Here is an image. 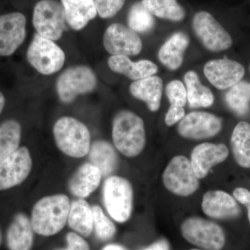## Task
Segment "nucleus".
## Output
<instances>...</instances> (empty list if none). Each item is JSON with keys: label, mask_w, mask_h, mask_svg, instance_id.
Wrapping results in <instances>:
<instances>
[{"label": "nucleus", "mask_w": 250, "mask_h": 250, "mask_svg": "<svg viewBox=\"0 0 250 250\" xmlns=\"http://www.w3.org/2000/svg\"><path fill=\"white\" fill-rule=\"evenodd\" d=\"M70 199L64 194L46 196L33 207L31 223L34 232L51 236L62 231L68 218Z\"/></svg>", "instance_id": "nucleus-1"}, {"label": "nucleus", "mask_w": 250, "mask_h": 250, "mask_svg": "<svg viewBox=\"0 0 250 250\" xmlns=\"http://www.w3.org/2000/svg\"><path fill=\"white\" fill-rule=\"evenodd\" d=\"M113 143L127 157H136L146 146V133L141 117L130 111H122L115 116L112 131Z\"/></svg>", "instance_id": "nucleus-2"}, {"label": "nucleus", "mask_w": 250, "mask_h": 250, "mask_svg": "<svg viewBox=\"0 0 250 250\" xmlns=\"http://www.w3.org/2000/svg\"><path fill=\"white\" fill-rule=\"evenodd\" d=\"M53 134L57 147L65 155L82 158L89 152V130L78 120L62 117L54 124Z\"/></svg>", "instance_id": "nucleus-3"}, {"label": "nucleus", "mask_w": 250, "mask_h": 250, "mask_svg": "<svg viewBox=\"0 0 250 250\" xmlns=\"http://www.w3.org/2000/svg\"><path fill=\"white\" fill-rule=\"evenodd\" d=\"M104 205L108 214L120 223L131 217L134 192L129 181L118 176H111L105 180L103 188Z\"/></svg>", "instance_id": "nucleus-4"}, {"label": "nucleus", "mask_w": 250, "mask_h": 250, "mask_svg": "<svg viewBox=\"0 0 250 250\" xmlns=\"http://www.w3.org/2000/svg\"><path fill=\"white\" fill-rule=\"evenodd\" d=\"M96 85L97 78L93 70L85 65H77L68 67L61 74L56 88L61 102L70 104L79 95L93 91Z\"/></svg>", "instance_id": "nucleus-5"}, {"label": "nucleus", "mask_w": 250, "mask_h": 250, "mask_svg": "<svg viewBox=\"0 0 250 250\" xmlns=\"http://www.w3.org/2000/svg\"><path fill=\"white\" fill-rule=\"evenodd\" d=\"M27 57L31 66L45 75L59 72L65 60V53L61 47L37 33L28 48Z\"/></svg>", "instance_id": "nucleus-6"}, {"label": "nucleus", "mask_w": 250, "mask_h": 250, "mask_svg": "<svg viewBox=\"0 0 250 250\" xmlns=\"http://www.w3.org/2000/svg\"><path fill=\"white\" fill-rule=\"evenodd\" d=\"M65 11L57 0H40L34 7L33 24L39 35L53 41L61 39L65 30Z\"/></svg>", "instance_id": "nucleus-7"}, {"label": "nucleus", "mask_w": 250, "mask_h": 250, "mask_svg": "<svg viewBox=\"0 0 250 250\" xmlns=\"http://www.w3.org/2000/svg\"><path fill=\"white\" fill-rule=\"evenodd\" d=\"M163 182L167 190L179 196L187 197L198 188L199 179L190 161L186 156H174L163 174Z\"/></svg>", "instance_id": "nucleus-8"}, {"label": "nucleus", "mask_w": 250, "mask_h": 250, "mask_svg": "<svg viewBox=\"0 0 250 250\" xmlns=\"http://www.w3.org/2000/svg\"><path fill=\"white\" fill-rule=\"evenodd\" d=\"M181 230L186 240L202 249L221 250L225 247V232L213 222L197 217L188 218Z\"/></svg>", "instance_id": "nucleus-9"}, {"label": "nucleus", "mask_w": 250, "mask_h": 250, "mask_svg": "<svg viewBox=\"0 0 250 250\" xmlns=\"http://www.w3.org/2000/svg\"><path fill=\"white\" fill-rule=\"evenodd\" d=\"M192 29L206 49L213 52L227 50L233 41L223 26L207 11H200L192 18Z\"/></svg>", "instance_id": "nucleus-10"}, {"label": "nucleus", "mask_w": 250, "mask_h": 250, "mask_svg": "<svg viewBox=\"0 0 250 250\" xmlns=\"http://www.w3.org/2000/svg\"><path fill=\"white\" fill-rule=\"evenodd\" d=\"M32 169L30 152L26 147L17 150L0 162V190H7L22 183Z\"/></svg>", "instance_id": "nucleus-11"}, {"label": "nucleus", "mask_w": 250, "mask_h": 250, "mask_svg": "<svg viewBox=\"0 0 250 250\" xmlns=\"http://www.w3.org/2000/svg\"><path fill=\"white\" fill-rule=\"evenodd\" d=\"M104 47L108 53L117 56H136L143 49L139 35L123 24L114 23L104 34Z\"/></svg>", "instance_id": "nucleus-12"}, {"label": "nucleus", "mask_w": 250, "mask_h": 250, "mask_svg": "<svg viewBox=\"0 0 250 250\" xmlns=\"http://www.w3.org/2000/svg\"><path fill=\"white\" fill-rule=\"evenodd\" d=\"M222 121L207 112L194 111L179 122V134L185 139L202 140L213 137L221 131Z\"/></svg>", "instance_id": "nucleus-13"}, {"label": "nucleus", "mask_w": 250, "mask_h": 250, "mask_svg": "<svg viewBox=\"0 0 250 250\" xmlns=\"http://www.w3.org/2000/svg\"><path fill=\"white\" fill-rule=\"evenodd\" d=\"M25 16L19 12L0 16V56L9 57L17 50L26 37Z\"/></svg>", "instance_id": "nucleus-14"}, {"label": "nucleus", "mask_w": 250, "mask_h": 250, "mask_svg": "<svg viewBox=\"0 0 250 250\" xmlns=\"http://www.w3.org/2000/svg\"><path fill=\"white\" fill-rule=\"evenodd\" d=\"M246 70L240 62L228 59H214L206 63L204 74L219 90H226L241 82Z\"/></svg>", "instance_id": "nucleus-15"}, {"label": "nucleus", "mask_w": 250, "mask_h": 250, "mask_svg": "<svg viewBox=\"0 0 250 250\" xmlns=\"http://www.w3.org/2000/svg\"><path fill=\"white\" fill-rule=\"evenodd\" d=\"M228 155V148L224 144L204 143L196 146L191 153L190 163L197 178H205L213 166L226 160Z\"/></svg>", "instance_id": "nucleus-16"}, {"label": "nucleus", "mask_w": 250, "mask_h": 250, "mask_svg": "<svg viewBox=\"0 0 250 250\" xmlns=\"http://www.w3.org/2000/svg\"><path fill=\"white\" fill-rule=\"evenodd\" d=\"M202 208L206 215L220 220L236 218L241 213L236 199L223 190L206 192L202 200Z\"/></svg>", "instance_id": "nucleus-17"}, {"label": "nucleus", "mask_w": 250, "mask_h": 250, "mask_svg": "<svg viewBox=\"0 0 250 250\" xmlns=\"http://www.w3.org/2000/svg\"><path fill=\"white\" fill-rule=\"evenodd\" d=\"M103 175L96 166L91 163H85L79 167L69 182L70 192L80 199L85 198L100 185Z\"/></svg>", "instance_id": "nucleus-18"}, {"label": "nucleus", "mask_w": 250, "mask_h": 250, "mask_svg": "<svg viewBox=\"0 0 250 250\" xmlns=\"http://www.w3.org/2000/svg\"><path fill=\"white\" fill-rule=\"evenodd\" d=\"M34 231L31 220L24 213L15 215L6 233L9 250H31L34 244Z\"/></svg>", "instance_id": "nucleus-19"}, {"label": "nucleus", "mask_w": 250, "mask_h": 250, "mask_svg": "<svg viewBox=\"0 0 250 250\" xmlns=\"http://www.w3.org/2000/svg\"><path fill=\"white\" fill-rule=\"evenodd\" d=\"M164 82L161 77L149 76L135 81L129 86L132 96L145 102L149 111H157L160 108Z\"/></svg>", "instance_id": "nucleus-20"}, {"label": "nucleus", "mask_w": 250, "mask_h": 250, "mask_svg": "<svg viewBox=\"0 0 250 250\" xmlns=\"http://www.w3.org/2000/svg\"><path fill=\"white\" fill-rule=\"evenodd\" d=\"M108 64L113 72L125 75L134 82L152 76L158 71L157 66L150 61L132 62L126 56H111L108 59Z\"/></svg>", "instance_id": "nucleus-21"}, {"label": "nucleus", "mask_w": 250, "mask_h": 250, "mask_svg": "<svg viewBox=\"0 0 250 250\" xmlns=\"http://www.w3.org/2000/svg\"><path fill=\"white\" fill-rule=\"evenodd\" d=\"M189 43L190 39L185 33H174L159 49V61L169 70H177L183 63L184 53Z\"/></svg>", "instance_id": "nucleus-22"}, {"label": "nucleus", "mask_w": 250, "mask_h": 250, "mask_svg": "<svg viewBox=\"0 0 250 250\" xmlns=\"http://www.w3.org/2000/svg\"><path fill=\"white\" fill-rule=\"evenodd\" d=\"M62 4L66 22L74 30L83 29L98 14L94 0H62Z\"/></svg>", "instance_id": "nucleus-23"}, {"label": "nucleus", "mask_w": 250, "mask_h": 250, "mask_svg": "<svg viewBox=\"0 0 250 250\" xmlns=\"http://www.w3.org/2000/svg\"><path fill=\"white\" fill-rule=\"evenodd\" d=\"M70 228L84 237L91 235L93 231V213L90 207L83 199H79L70 204L67 218Z\"/></svg>", "instance_id": "nucleus-24"}, {"label": "nucleus", "mask_w": 250, "mask_h": 250, "mask_svg": "<svg viewBox=\"0 0 250 250\" xmlns=\"http://www.w3.org/2000/svg\"><path fill=\"white\" fill-rule=\"evenodd\" d=\"M89 159L103 177H108L116 170L118 156L113 146L105 141H97L90 146Z\"/></svg>", "instance_id": "nucleus-25"}, {"label": "nucleus", "mask_w": 250, "mask_h": 250, "mask_svg": "<svg viewBox=\"0 0 250 250\" xmlns=\"http://www.w3.org/2000/svg\"><path fill=\"white\" fill-rule=\"evenodd\" d=\"M187 93V101L190 108H207L213 105L214 97L211 90L202 84L198 75L194 71H188L184 75Z\"/></svg>", "instance_id": "nucleus-26"}, {"label": "nucleus", "mask_w": 250, "mask_h": 250, "mask_svg": "<svg viewBox=\"0 0 250 250\" xmlns=\"http://www.w3.org/2000/svg\"><path fill=\"white\" fill-rule=\"evenodd\" d=\"M231 147L237 164L250 168V124L241 121L235 126L231 138Z\"/></svg>", "instance_id": "nucleus-27"}, {"label": "nucleus", "mask_w": 250, "mask_h": 250, "mask_svg": "<svg viewBox=\"0 0 250 250\" xmlns=\"http://www.w3.org/2000/svg\"><path fill=\"white\" fill-rule=\"evenodd\" d=\"M22 129L15 120H8L0 125V162L19 148Z\"/></svg>", "instance_id": "nucleus-28"}, {"label": "nucleus", "mask_w": 250, "mask_h": 250, "mask_svg": "<svg viewBox=\"0 0 250 250\" xmlns=\"http://www.w3.org/2000/svg\"><path fill=\"white\" fill-rule=\"evenodd\" d=\"M141 3L153 16L162 19L180 22L186 17L185 10L177 0H142Z\"/></svg>", "instance_id": "nucleus-29"}, {"label": "nucleus", "mask_w": 250, "mask_h": 250, "mask_svg": "<svg viewBox=\"0 0 250 250\" xmlns=\"http://www.w3.org/2000/svg\"><path fill=\"white\" fill-rule=\"evenodd\" d=\"M228 107L238 116H244L250 108V83L241 81L229 88L225 95Z\"/></svg>", "instance_id": "nucleus-30"}, {"label": "nucleus", "mask_w": 250, "mask_h": 250, "mask_svg": "<svg viewBox=\"0 0 250 250\" xmlns=\"http://www.w3.org/2000/svg\"><path fill=\"white\" fill-rule=\"evenodd\" d=\"M127 24L135 32L146 34L154 29L155 21L153 15L141 1L131 6L127 16Z\"/></svg>", "instance_id": "nucleus-31"}, {"label": "nucleus", "mask_w": 250, "mask_h": 250, "mask_svg": "<svg viewBox=\"0 0 250 250\" xmlns=\"http://www.w3.org/2000/svg\"><path fill=\"white\" fill-rule=\"evenodd\" d=\"M93 213V229L100 241H107L115 236L116 228L113 222L104 213L98 205L92 207Z\"/></svg>", "instance_id": "nucleus-32"}, {"label": "nucleus", "mask_w": 250, "mask_h": 250, "mask_svg": "<svg viewBox=\"0 0 250 250\" xmlns=\"http://www.w3.org/2000/svg\"><path fill=\"white\" fill-rule=\"evenodd\" d=\"M166 93L171 106L184 107L187 103V89L181 81L170 82L166 86Z\"/></svg>", "instance_id": "nucleus-33"}, {"label": "nucleus", "mask_w": 250, "mask_h": 250, "mask_svg": "<svg viewBox=\"0 0 250 250\" xmlns=\"http://www.w3.org/2000/svg\"><path fill=\"white\" fill-rule=\"evenodd\" d=\"M98 14L102 18L116 16L124 6L125 0H94Z\"/></svg>", "instance_id": "nucleus-34"}, {"label": "nucleus", "mask_w": 250, "mask_h": 250, "mask_svg": "<svg viewBox=\"0 0 250 250\" xmlns=\"http://www.w3.org/2000/svg\"><path fill=\"white\" fill-rule=\"evenodd\" d=\"M67 247L55 250H90L89 244L84 238L76 232H69L65 237Z\"/></svg>", "instance_id": "nucleus-35"}, {"label": "nucleus", "mask_w": 250, "mask_h": 250, "mask_svg": "<svg viewBox=\"0 0 250 250\" xmlns=\"http://www.w3.org/2000/svg\"><path fill=\"white\" fill-rule=\"evenodd\" d=\"M185 116V111L184 107L177 106H171L166 113L165 117L166 124L167 126H172L176 123L180 122Z\"/></svg>", "instance_id": "nucleus-36"}, {"label": "nucleus", "mask_w": 250, "mask_h": 250, "mask_svg": "<svg viewBox=\"0 0 250 250\" xmlns=\"http://www.w3.org/2000/svg\"><path fill=\"white\" fill-rule=\"evenodd\" d=\"M233 197L244 205L248 209V220L250 223V191L244 188H237L233 190Z\"/></svg>", "instance_id": "nucleus-37"}, {"label": "nucleus", "mask_w": 250, "mask_h": 250, "mask_svg": "<svg viewBox=\"0 0 250 250\" xmlns=\"http://www.w3.org/2000/svg\"><path fill=\"white\" fill-rule=\"evenodd\" d=\"M143 250H169V245L165 240H161Z\"/></svg>", "instance_id": "nucleus-38"}, {"label": "nucleus", "mask_w": 250, "mask_h": 250, "mask_svg": "<svg viewBox=\"0 0 250 250\" xmlns=\"http://www.w3.org/2000/svg\"><path fill=\"white\" fill-rule=\"evenodd\" d=\"M102 250H129L125 248L124 246L119 244H108L107 246L104 247Z\"/></svg>", "instance_id": "nucleus-39"}, {"label": "nucleus", "mask_w": 250, "mask_h": 250, "mask_svg": "<svg viewBox=\"0 0 250 250\" xmlns=\"http://www.w3.org/2000/svg\"><path fill=\"white\" fill-rule=\"evenodd\" d=\"M5 106V98L4 95L0 92V115L4 109Z\"/></svg>", "instance_id": "nucleus-40"}, {"label": "nucleus", "mask_w": 250, "mask_h": 250, "mask_svg": "<svg viewBox=\"0 0 250 250\" xmlns=\"http://www.w3.org/2000/svg\"><path fill=\"white\" fill-rule=\"evenodd\" d=\"M1 229H0V244H1Z\"/></svg>", "instance_id": "nucleus-41"}, {"label": "nucleus", "mask_w": 250, "mask_h": 250, "mask_svg": "<svg viewBox=\"0 0 250 250\" xmlns=\"http://www.w3.org/2000/svg\"></svg>", "instance_id": "nucleus-42"}]
</instances>
